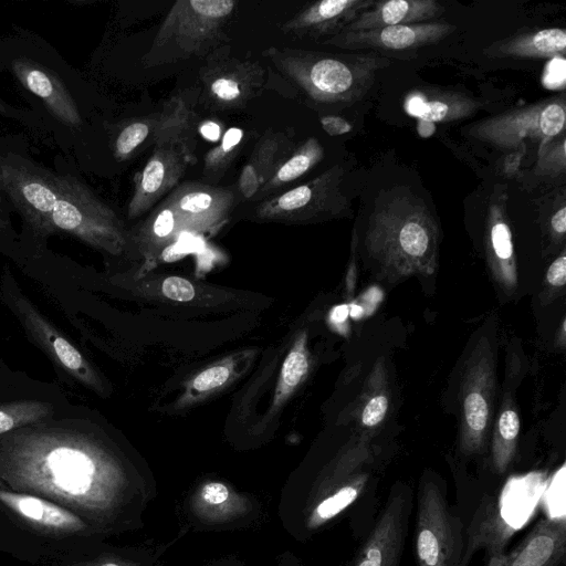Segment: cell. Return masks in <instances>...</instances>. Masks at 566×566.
<instances>
[{
	"label": "cell",
	"mask_w": 566,
	"mask_h": 566,
	"mask_svg": "<svg viewBox=\"0 0 566 566\" xmlns=\"http://www.w3.org/2000/svg\"><path fill=\"white\" fill-rule=\"evenodd\" d=\"M115 467L91 436L66 428L28 427L0 440V485L74 512L111 499Z\"/></svg>",
	"instance_id": "6da1fadb"
},
{
	"label": "cell",
	"mask_w": 566,
	"mask_h": 566,
	"mask_svg": "<svg viewBox=\"0 0 566 566\" xmlns=\"http://www.w3.org/2000/svg\"><path fill=\"white\" fill-rule=\"evenodd\" d=\"M0 184L24 219L43 232L63 231L112 255L130 244L115 211L80 180L29 164L3 161Z\"/></svg>",
	"instance_id": "7a4b0ae2"
},
{
	"label": "cell",
	"mask_w": 566,
	"mask_h": 566,
	"mask_svg": "<svg viewBox=\"0 0 566 566\" xmlns=\"http://www.w3.org/2000/svg\"><path fill=\"white\" fill-rule=\"evenodd\" d=\"M275 69L310 99L323 105H350L371 88L378 71L391 61L379 54H337L291 48L263 52Z\"/></svg>",
	"instance_id": "3957f363"
},
{
	"label": "cell",
	"mask_w": 566,
	"mask_h": 566,
	"mask_svg": "<svg viewBox=\"0 0 566 566\" xmlns=\"http://www.w3.org/2000/svg\"><path fill=\"white\" fill-rule=\"evenodd\" d=\"M234 201V193L218 185L179 184L129 232L130 242L143 254L154 258L184 238L214 234L228 222Z\"/></svg>",
	"instance_id": "277c9868"
},
{
	"label": "cell",
	"mask_w": 566,
	"mask_h": 566,
	"mask_svg": "<svg viewBox=\"0 0 566 566\" xmlns=\"http://www.w3.org/2000/svg\"><path fill=\"white\" fill-rule=\"evenodd\" d=\"M367 247L401 271L431 270L438 247L436 219L421 198L408 189H392L376 201Z\"/></svg>",
	"instance_id": "5b68a950"
},
{
	"label": "cell",
	"mask_w": 566,
	"mask_h": 566,
	"mask_svg": "<svg viewBox=\"0 0 566 566\" xmlns=\"http://www.w3.org/2000/svg\"><path fill=\"white\" fill-rule=\"evenodd\" d=\"M235 0H178L163 20L150 49L143 57L146 67L176 63L193 56L205 59L228 45L226 27L237 11Z\"/></svg>",
	"instance_id": "8992f818"
},
{
	"label": "cell",
	"mask_w": 566,
	"mask_h": 566,
	"mask_svg": "<svg viewBox=\"0 0 566 566\" xmlns=\"http://www.w3.org/2000/svg\"><path fill=\"white\" fill-rule=\"evenodd\" d=\"M566 122L565 95L510 109L474 123L467 134L502 149H513L525 138L542 145L559 136Z\"/></svg>",
	"instance_id": "52a82bcc"
},
{
	"label": "cell",
	"mask_w": 566,
	"mask_h": 566,
	"mask_svg": "<svg viewBox=\"0 0 566 566\" xmlns=\"http://www.w3.org/2000/svg\"><path fill=\"white\" fill-rule=\"evenodd\" d=\"M198 102L210 111L243 108L259 96L265 83V70L254 60L233 57L229 46H222L206 59L199 70Z\"/></svg>",
	"instance_id": "ba28073f"
},
{
	"label": "cell",
	"mask_w": 566,
	"mask_h": 566,
	"mask_svg": "<svg viewBox=\"0 0 566 566\" xmlns=\"http://www.w3.org/2000/svg\"><path fill=\"white\" fill-rule=\"evenodd\" d=\"M342 166H333L316 178L263 199L255 208L262 221L304 223L345 213L349 202L340 191Z\"/></svg>",
	"instance_id": "9c48e42d"
},
{
	"label": "cell",
	"mask_w": 566,
	"mask_h": 566,
	"mask_svg": "<svg viewBox=\"0 0 566 566\" xmlns=\"http://www.w3.org/2000/svg\"><path fill=\"white\" fill-rule=\"evenodd\" d=\"M415 543L418 566H458L463 554L462 523L432 482L418 492Z\"/></svg>",
	"instance_id": "30bf717a"
},
{
	"label": "cell",
	"mask_w": 566,
	"mask_h": 566,
	"mask_svg": "<svg viewBox=\"0 0 566 566\" xmlns=\"http://www.w3.org/2000/svg\"><path fill=\"white\" fill-rule=\"evenodd\" d=\"M196 136L171 137L153 146L143 169L134 177V191L127 206L129 219L146 213L178 185L196 163Z\"/></svg>",
	"instance_id": "8fae6325"
},
{
	"label": "cell",
	"mask_w": 566,
	"mask_h": 566,
	"mask_svg": "<svg viewBox=\"0 0 566 566\" xmlns=\"http://www.w3.org/2000/svg\"><path fill=\"white\" fill-rule=\"evenodd\" d=\"M410 510L411 492L392 490L354 566H399Z\"/></svg>",
	"instance_id": "7c38bea8"
},
{
	"label": "cell",
	"mask_w": 566,
	"mask_h": 566,
	"mask_svg": "<svg viewBox=\"0 0 566 566\" xmlns=\"http://www.w3.org/2000/svg\"><path fill=\"white\" fill-rule=\"evenodd\" d=\"M12 306L33 340L52 360L86 387L102 391V381L81 352L64 338L22 295L12 296Z\"/></svg>",
	"instance_id": "4fadbf2b"
},
{
	"label": "cell",
	"mask_w": 566,
	"mask_h": 566,
	"mask_svg": "<svg viewBox=\"0 0 566 566\" xmlns=\"http://www.w3.org/2000/svg\"><path fill=\"white\" fill-rule=\"evenodd\" d=\"M455 30L447 22L400 24L374 30L340 32L324 44L344 50L410 51L434 44Z\"/></svg>",
	"instance_id": "5bb4252c"
},
{
	"label": "cell",
	"mask_w": 566,
	"mask_h": 566,
	"mask_svg": "<svg viewBox=\"0 0 566 566\" xmlns=\"http://www.w3.org/2000/svg\"><path fill=\"white\" fill-rule=\"evenodd\" d=\"M373 0H322L303 7L280 25L282 33L296 39L334 36L369 9Z\"/></svg>",
	"instance_id": "9a60e30c"
},
{
	"label": "cell",
	"mask_w": 566,
	"mask_h": 566,
	"mask_svg": "<svg viewBox=\"0 0 566 566\" xmlns=\"http://www.w3.org/2000/svg\"><path fill=\"white\" fill-rule=\"evenodd\" d=\"M566 553V518L541 520L510 553L490 556L486 566H558Z\"/></svg>",
	"instance_id": "2e32d148"
},
{
	"label": "cell",
	"mask_w": 566,
	"mask_h": 566,
	"mask_svg": "<svg viewBox=\"0 0 566 566\" xmlns=\"http://www.w3.org/2000/svg\"><path fill=\"white\" fill-rule=\"evenodd\" d=\"M295 148L293 133L268 128L241 168L238 178L240 195L245 199H254Z\"/></svg>",
	"instance_id": "e0dca14e"
},
{
	"label": "cell",
	"mask_w": 566,
	"mask_h": 566,
	"mask_svg": "<svg viewBox=\"0 0 566 566\" xmlns=\"http://www.w3.org/2000/svg\"><path fill=\"white\" fill-rule=\"evenodd\" d=\"M0 502L28 523L45 531L71 534L85 528L84 521L76 513L38 495L0 485Z\"/></svg>",
	"instance_id": "ac0fdd59"
},
{
	"label": "cell",
	"mask_w": 566,
	"mask_h": 566,
	"mask_svg": "<svg viewBox=\"0 0 566 566\" xmlns=\"http://www.w3.org/2000/svg\"><path fill=\"white\" fill-rule=\"evenodd\" d=\"M12 70L21 84L40 97L55 117L73 127L81 125L74 99L51 71L22 59L13 62Z\"/></svg>",
	"instance_id": "d6986e66"
},
{
	"label": "cell",
	"mask_w": 566,
	"mask_h": 566,
	"mask_svg": "<svg viewBox=\"0 0 566 566\" xmlns=\"http://www.w3.org/2000/svg\"><path fill=\"white\" fill-rule=\"evenodd\" d=\"M444 11L436 0H388L375 1L342 32H356L400 24L428 22Z\"/></svg>",
	"instance_id": "ffe728a7"
},
{
	"label": "cell",
	"mask_w": 566,
	"mask_h": 566,
	"mask_svg": "<svg viewBox=\"0 0 566 566\" xmlns=\"http://www.w3.org/2000/svg\"><path fill=\"white\" fill-rule=\"evenodd\" d=\"M403 106L410 116L432 124L463 119L480 108L478 101L462 92L434 87L411 91Z\"/></svg>",
	"instance_id": "44dd1931"
},
{
	"label": "cell",
	"mask_w": 566,
	"mask_h": 566,
	"mask_svg": "<svg viewBox=\"0 0 566 566\" xmlns=\"http://www.w3.org/2000/svg\"><path fill=\"white\" fill-rule=\"evenodd\" d=\"M501 516L499 504L492 496H484L464 538V548L458 566H468L473 554L485 548L488 557L504 553V547L514 534Z\"/></svg>",
	"instance_id": "7402d4cb"
},
{
	"label": "cell",
	"mask_w": 566,
	"mask_h": 566,
	"mask_svg": "<svg viewBox=\"0 0 566 566\" xmlns=\"http://www.w3.org/2000/svg\"><path fill=\"white\" fill-rule=\"evenodd\" d=\"M566 49V32L551 28L523 33L493 43L484 52L493 57L551 59L563 56Z\"/></svg>",
	"instance_id": "603a6c76"
},
{
	"label": "cell",
	"mask_w": 566,
	"mask_h": 566,
	"mask_svg": "<svg viewBox=\"0 0 566 566\" xmlns=\"http://www.w3.org/2000/svg\"><path fill=\"white\" fill-rule=\"evenodd\" d=\"M324 157V148L319 140L310 137L292 151L275 174L260 189L254 199H265L279 193L291 182L301 178L314 168Z\"/></svg>",
	"instance_id": "cb8c5ba5"
},
{
	"label": "cell",
	"mask_w": 566,
	"mask_h": 566,
	"mask_svg": "<svg viewBox=\"0 0 566 566\" xmlns=\"http://www.w3.org/2000/svg\"><path fill=\"white\" fill-rule=\"evenodd\" d=\"M310 369L306 334L302 333L286 355L279 375L273 396V409L280 408L305 379Z\"/></svg>",
	"instance_id": "d4e9b609"
},
{
	"label": "cell",
	"mask_w": 566,
	"mask_h": 566,
	"mask_svg": "<svg viewBox=\"0 0 566 566\" xmlns=\"http://www.w3.org/2000/svg\"><path fill=\"white\" fill-rule=\"evenodd\" d=\"M237 366V359L232 356L196 374L186 384L185 392L178 405L189 406L220 390L234 379Z\"/></svg>",
	"instance_id": "484cf974"
},
{
	"label": "cell",
	"mask_w": 566,
	"mask_h": 566,
	"mask_svg": "<svg viewBox=\"0 0 566 566\" xmlns=\"http://www.w3.org/2000/svg\"><path fill=\"white\" fill-rule=\"evenodd\" d=\"M245 140L244 129L228 128L217 146L208 150L203 157V182L217 186L240 154Z\"/></svg>",
	"instance_id": "4316f807"
},
{
	"label": "cell",
	"mask_w": 566,
	"mask_h": 566,
	"mask_svg": "<svg viewBox=\"0 0 566 566\" xmlns=\"http://www.w3.org/2000/svg\"><path fill=\"white\" fill-rule=\"evenodd\" d=\"M156 112L135 117L124 124L114 140V156L117 160L129 159L145 144L151 145L156 124Z\"/></svg>",
	"instance_id": "83f0119b"
},
{
	"label": "cell",
	"mask_w": 566,
	"mask_h": 566,
	"mask_svg": "<svg viewBox=\"0 0 566 566\" xmlns=\"http://www.w3.org/2000/svg\"><path fill=\"white\" fill-rule=\"evenodd\" d=\"M51 412L52 407L40 400L0 403V434L40 422Z\"/></svg>",
	"instance_id": "f1b7e54d"
},
{
	"label": "cell",
	"mask_w": 566,
	"mask_h": 566,
	"mask_svg": "<svg viewBox=\"0 0 566 566\" xmlns=\"http://www.w3.org/2000/svg\"><path fill=\"white\" fill-rule=\"evenodd\" d=\"M366 482L367 476L358 474L338 488L333 494L321 501L314 511L316 521L324 523L332 520L352 505L363 492Z\"/></svg>",
	"instance_id": "f546056e"
},
{
	"label": "cell",
	"mask_w": 566,
	"mask_h": 566,
	"mask_svg": "<svg viewBox=\"0 0 566 566\" xmlns=\"http://www.w3.org/2000/svg\"><path fill=\"white\" fill-rule=\"evenodd\" d=\"M499 439L494 443L493 460L499 472L506 470L514 452V441L520 431V418L517 413L507 409L499 418Z\"/></svg>",
	"instance_id": "4dcf8cb0"
},
{
	"label": "cell",
	"mask_w": 566,
	"mask_h": 566,
	"mask_svg": "<svg viewBox=\"0 0 566 566\" xmlns=\"http://www.w3.org/2000/svg\"><path fill=\"white\" fill-rule=\"evenodd\" d=\"M463 408L468 429L465 446L468 450H475L488 423V401L480 391H472L465 397Z\"/></svg>",
	"instance_id": "1f68e13d"
},
{
	"label": "cell",
	"mask_w": 566,
	"mask_h": 566,
	"mask_svg": "<svg viewBox=\"0 0 566 566\" xmlns=\"http://www.w3.org/2000/svg\"><path fill=\"white\" fill-rule=\"evenodd\" d=\"M549 139L542 145L539 157L535 166V172L539 176H559L566 168V148L565 136Z\"/></svg>",
	"instance_id": "d6a6232c"
},
{
	"label": "cell",
	"mask_w": 566,
	"mask_h": 566,
	"mask_svg": "<svg viewBox=\"0 0 566 566\" xmlns=\"http://www.w3.org/2000/svg\"><path fill=\"white\" fill-rule=\"evenodd\" d=\"M161 294L175 302H190L197 293L195 285L187 279L181 276H167L160 285Z\"/></svg>",
	"instance_id": "836d02e7"
},
{
	"label": "cell",
	"mask_w": 566,
	"mask_h": 566,
	"mask_svg": "<svg viewBox=\"0 0 566 566\" xmlns=\"http://www.w3.org/2000/svg\"><path fill=\"white\" fill-rule=\"evenodd\" d=\"M564 469L560 476H555L551 482L545 495V507L548 518H565V483Z\"/></svg>",
	"instance_id": "e575fe53"
},
{
	"label": "cell",
	"mask_w": 566,
	"mask_h": 566,
	"mask_svg": "<svg viewBox=\"0 0 566 566\" xmlns=\"http://www.w3.org/2000/svg\"><path fill=\"white\" fill-rule=\"evenodd\" d=\"M388 409V399L382 395L373 397L365 406L361 413V421L367 427L378 424L385 417Z\"/></svg>",
	"instance_id": "d590c367"
},
{
	"label": "cell",
	"mask_w": 566,
	"mask_h": 566,
	"mask_svg": "<svg viewBox=\"0 0 566 566\" xmlns=\"http://www.w3.org/2000/svg\"><path fill=\"white\" fill-rule=\"evenodd\" d=\"M546 279L553 286H564L566 282V256L557 258L548 268Z\"/></svg>",
	"instance_id": "8d00e7d4"
},
{
	"label": "cell",
	"mask_w": 566,
	"mask_h": 566,
	"mask_svg": "<svg viewBox=\"0 0 566 566\" xmlns=\"http://www.w3.org/2000/svg\"><path fill=\"white\" fill-rule=\"evenodd\" d=\"M323 129L331 136H338L350 132L352 125L339 116H323L321 118Z\"/></svg>",
	"instance_id": "74e56055"
},
{
	"label": "cell",
	"mask_w": 566,
	"mask_h": 566,
	"mask_svg": "<svg viewBox=\"0 0 566 566\" xmlns=\"http://www.w3.org/2000/svg\"><path fill=\"white\" fill-rule=\"evenodd\" d=\"M202 497L210 504H221L228 499V488L222 483H209L202 489Z\"/></svg>",
	"instance_id": "f35d334b"
},
{
	"label": "cell",
	"mask_w": 566,
	"mask_h": 566,
	"mask_svg": "<svg viewBox=\"0 0 566 566\" xmlns=\"http://www.w3.org/2000/svg\"><path fill=\"white\" fill-rule=\"evenodd\" d=\"M197 133L208 142H220L223 135L221 123L213 119L198 123Z\"/></svg>",
	"instance_id": "ab89813d"
},
{
	"label": "cell",
	"mask_w": 566,
	"mask_h": 566,
	"mask_svg": "<svg viewBox=\"0 0 566 566\" xmlns=\"http://www.w3.org/2000/svg\"><path fill=\"white\" fill-rule=\"evenodd\" d=\"M525 153V147L522 150H516L506 156L504 163V172L509 176L514 175L520 167L522 157Z\"/></svg>",
	"instance_id": "60d3db41"
},
{
	"label": "cell",
	"mask_w": 566,
	"mask_h": 566,
	"mask_svg": "<svg viewBox=\"0 0 566 566\" xmlns=\"http://www.w3.org/2000/svg\"><path fill=\"white\" fill-rule=\"evenodd\" d=\"M551 226L554 232L563 235L566 232V208L562 206L552 217Z\"/></svg>",
	"instance_id": "b9f144b4"
},
{
	"label": "cell",
	"mask_w": 566,
	"mask_h": 566,
	"mask_svg": "<svg viewBox=\"0 0 566 566\" xmlns=\"http://www.w3.org/2000/svg\"><path fill=\"white\" fill-rule=\"evenodd\" d=\"M348 314V308L345 305L337 306L332 313V318L335 322H343Z\"/></svg>",
	"instance_id": "7bdbcfd3"
},
{
	"label": "cell",
	"mask_w": 566,
	"mask_h": 566,
	"mask_svg": "<svg viewBox=\"0 0 566 566\" xmlns=\"http://www.w3.org/2000/svg\"><path fill=\"white\" fill-rule=\"evenodd\" d=\"M99 566H120V565H118L116 563L107 562V563L101 564Z\"/></svg>",
	"instance_id": "ee69618b"
},
{
	"label": "cell",
	"mask_w": 566,
	"mask_h": 566,
	"mask_svg": "<svg viewBox=\"0 0 566 566\" xmlns=\"http://www.w3.org/2000/svg\"><path fill=\"white\" fill-rule=\"evenodd\" d=\"M4 106L0 103V112H4Z\"/></svg>",
	"instance_id": "f6af8a7d"
}]
</instances>
